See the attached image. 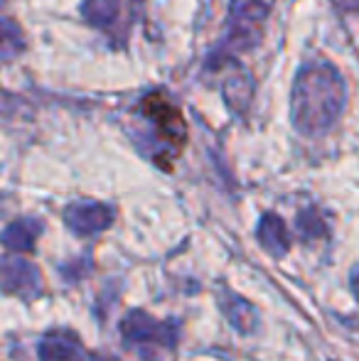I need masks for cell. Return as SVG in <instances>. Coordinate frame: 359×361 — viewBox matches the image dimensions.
Masks as SVG:
<instances>
[{"mask_svg":"<svg viewBox=\"0 0 359 361\" xmlns=\"http://www.w3.org/2000/svg\"><path fill=\"white\" fill-rule=\"evenodd\" d=\"M140 109H143V114L153 121L155 130H158V135H160L163 143L173 145L175 152L185 145V138H187L185 118H182L180 109H175L165 96H160V94L148 96Z\"/></svg>","mask_w":359,"mask_h":361,"instance_id":"cell-1","label":"cell"},{"mask_svg":"<svg viewBox=\"0 0 359 361\" xmlns=\"http://www.w3.org/2000/svg\"><path fill=\"white\" fill-rule=\"evenodd\" d=\"M0 288L20 298H35L42 290V276L23 258H0Z\"/></svg>","mask_w":359,"mask_h":361,"instance_id":"cell-2","label":"cell"},{"mask_svg":"<svg viewBox=\"0 0 359 361\" xmlns=\"http://www.w3.org/2000/svg\"><path fill=\"white\" fill-rule=\"evenodd\" d=\"M39 359L42 361H84L87 354H84L82 344L77 342V337H72L69 332H52L39 344Z\"/></svg>","mask_w":359,"mask_h":361,"instance_id":"cell-3","label":"cell"},{"mask_svg":"<svg viewBox=\"0 0 359 361\" xmlns=\"http://www.w3.org/2000/svg\"><path fill=\"white\" fill-rule=\"evenodd\" d=\"M121 332H123V337L128 339V342H143V344L168 342V339H165L163 324H158L145 312H130L128 319L123 322V327H121Z\"/></svg>","mask_w":359,"mask_h":361,"instance_id":"cell-4","label":"cell"},{"mask_svg":"<svg viewBox=\"0 0 359 361\" xmlns=\"http://www.w3.org/2000/svg\"><path fill=\"white\" fill-rule=\"evenodd\" d=\"M111 214L106 207H72V209L67 212V224L74 228L77 233H94V231H101V228H106L111 224Z\"/></svg>","mask_w":359,"mask_h":361,"instance_id":"cell-5","label":"cell"},{"mask_svg":"<svg viewBox=\"0 0 359 361\" xmlns=\"http://www.w3.org/2000/svg\"><path fill=\"white\" fill-rule=\"evenodd\" d=\"M35 238H37V228H30V224H13L3 233V243L13 251H32Z\"/></svg>","mask_w":359,"mask_h":361,"instance_id":"cell-6","label":"cell"},{"mask_svg":"<svg viewBox=\"0 0 359 361\" xmlns=\"http://www.w3.org/2000/svg\"><path fill=\"white\" fill-rule=\"evenodd\" d=\"M261 241H264V246L269 248V251H286L288 248V236L286 231H283V224L278 221L276 216H266L264 219V228H261Z\"/></svg>","mask_w":359,"mask_h":361,"instance_id":"cell-7","label":"cell"},{"mask_svg":"<svg viewBox=\"0 0 359 361\" xmlns=\"http://www.w3.org/2000/svg\"><path fill=\"white\" fill-rule=\"evenodd\" d=\"M94 361H114V359H94Z\"/></svg>","mask_w":359,"mask_h":361,"instance_id":"cell-8","label":"cell"}]
</instances>
